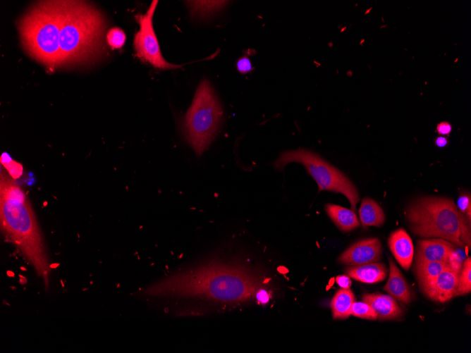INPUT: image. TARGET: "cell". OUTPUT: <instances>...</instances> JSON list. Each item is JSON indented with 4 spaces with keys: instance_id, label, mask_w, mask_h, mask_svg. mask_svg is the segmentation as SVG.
Returning a JSON list of instances; mask_svg holds the SVG:
<instances>
[{
    "instance_id": "6da1fadb",
    "label": "cell",
    "mask_w": 471,
    "mask_h": 353,
    "mask_svg": "<svg viewBox=\"0 0 471 353\" xmlns=\"http://www.w3.org/2000/svg\"><path fill=\"white\" fill-rule=\"evenodd\" d=\"M0 221L6 238L49 287L51 266L39 223L23 190L1 171Z\"/></svg>"
},
{
    "instance_id": "7a4b0ae2",
    "label": "cell",
    "mask_w": 471,
    "mask_h": 353,
    "mask_svg": "<svg viewBox=\"0 0 471 353\" xmlns=\"http://www.w3.org/2000/svg\"><path fill=\"white\" fill-rule=\"evenodd\" d=\"M59 48L61 66L88 61L103 47L105 20L85 1H61Z\"/></svg>"
},
{
    "instance_id": "3957f363",
    "label": "cell",
    "mask_w": 471,
    "mask_h": 353,
    "mask_svg": "<svg viewBox=\"0 0 471 353\" xmlns=\"http://www.w3.org/2000/svg\"><path fill=\"white\" fill-rule=\"evenodd\" d=\"M61 1H40L20 20L19 31L29 55L49 69L61 66Z\"/></svg>"
},
{
    "instance_id": "277c9868",
    "label": "cell",
    "mask_w": 471,
    "mask_h": 353,
    "mask_svg": "<svg viewBox=\"0 0 471 353\" xmlns=\"http://www.w3.org/2000/svg\"><path fill=\"white\" fill-rule=\"evenodd\" d=\"M406 216L415 235L463 246L460 240V213L452 199L441 197L417 199L408 207Z\"/></svg>"
},
{
    "instance_id": "5b68a950",
    "label": "cell",
    "mask_w": 471,
    "mask_h": 353,
    "mask_svg": "<svg viewBox=\"0 0 471 353\" xmlns=\"http://www.w3.org/2000/svg\"><path fill=\"white\" fill-rule=\"evenodd\" d=\"M223 109L207 80L197 89L192 103L181 120L186 142L197 156L208 148L218 133L223 120Z\"/></svg>"
},
{
    "instance_id": "8992f818",
    "label": "cell",
    "mask_w": 471,
    "mask_h": 353,
    "mask_svg": "<svg viewBox=\"0 0 471 353\" xmlns=\"http://www.w3.org/2000/svg\"><path fill=\"white\" fill-rule=\"evenodd\" d=\"M196 275V295L215 299L237 302L250 299L257 291L259 282L240 268L226 265L206 266Z\"/></svg>"
},
{
    "instance_id": "52a82bcc",
    "label": "cell",
    "mask_w": 471,
    "mask_h": 353,
    "mask_svg": "<svg viewBox=\"0 0 471 353\" xmlns=\"http://www.w3.org/2000/svg\"><path fill=\"white\" fill-rule=\"evenodd\" d=\"M293 162L300 163L305 168L316 181L319 191L327 190L345 195L352 210L356 211L360 201L358 191L343 173L317 154L304 148L281 153L273 166L276 169L282 171L286 165Z\"/></svg>"
},
{
    "instance_id": "ba28073f",
    "label": "cell",
    "mask_w": 471,
    "mask_h": 353,
    "mask_svg": "<svg viewBox=\"0 0 471 353\" xmlns=\"http://www.w3.org/2000/svg\"><path fill=\"white\" fill-rule=\"evenodd\" d=\"M158 2L157 0L152 1L145 14L135 16L140 29L134 37V48L138 58L149 63L155 68L160 69L178 68L181 66L170 63L164 58L154 31L152 17Z\"/></svg>"
},
{
    "instance_id": "9c48e42d",
    "label": "cell",
    "mask_w": 471,
    "mask_h": 353,
    "mask_svg": "<svg viewBox=\"0 0 471 353\" xmlns=\"http://www.w3.org/2000/svg\"><path fill=\"white\" fill-rule=\"evenodd\" d=\"M382 247L377 237L359 240L338 257L339 263L350 266H358L379 261L381 258Z\"/></svg>"
},
{
    "instance_id": "30bf717a",
    "label": "cell",
    "mask_w": 471,
    "mask_h": 353,
    "mask_svg": "<svg viewBox=\"0 0 471 353\" xmlns=\"http://www.w3.org/2000/svg\"><path fill=\"white\" fill-rule=\"evenodd\" d=\"M460 272L450 267L447 268L423 292L428 298L436 302L444 303L449 301L454 297Z\"/></svg>"
},
{
    "instance_id": "8fae6325",
    "label": "cell",
    "mask_w": 471,
    "mask_h": 353,
    "mask_svg": "<svg viewBox=\"0 0 471 353\" xmlns=\"http://www.w3.org/2000/svg\"><path fill=\"white\" fill-rule=\"evenodd\" d=\"M454 244L441 238L420 240L417 242L415 263L427 261L448 262Z\"/></svg>"
},
{
    "instance_id": "7c38bea8",
    "label": "cell",
    "mask_w": 471,
    "mask_h": 353,
    "mask_svg": "<svg viewBox=\"0 0 471 353\" xmlns=\"http://www.w3.org/2000/svg\"><path fill=\"white\" fill-rule=\"evenodd\" d=\"M388 244L394 258L405 270L408 271L412 261L414 247L412 241L403 228L391 233Z\"/></svg>"
},
{
    "instance_id": "4fadbf2b",
    "label": "cell",
    "mask_w": 471,
    "mask_h": 353,
    "mask_svg": "<svg viewBox=\"0 0 471 353\" xmlns=\"http://www.w3.org/2000/svg\"><path fill=\"white\" fill-rule=\"evenodd\" d=\"M362 299L372 307L379 320H393L400 318L403 314L402 309L390 295L365 294Z\"/></svg>"
},
{
    "instance_id": "5bb4252c",
    "label": "cell",
    "mask_w": 471,
    "mask_h": 353,
    "mask_svg": "<svg viewBox=\"0 0 471 353\" xmlns=\"http://www.w3.org/2000/svg\"><path fill=\"white\" fill-rule=\"evenodd\" d=\"M389 275L384 287V290L398 301L408 304L412 300L411 290L400 271L391 257H389Z\"/></svg>"
},
{
    "instance_id": "9a60e30c",
    "label": "cell",
    "mask_w": 471,
    "mask_h": 353,
    "mask_svg": "<svg viewBox=\"0 0 471 353\" xmlns=\"http://www.w3.org/2000/svg\"><path fill=\"white\" fill-rule=\"evenodd\" d=\"M345 272L350 278L365 283L382 281L387 275L386 266L380 262L351 266L345 268Z\"/></svg>"
},
{
    "instance_id": "2e32d148",
    "label": "cell",
    "mask_w": 471,
    "mask_h": 353,
    "mask_svg": "<svg viewBox=\"0 0 471 353\" xmlns=\"http://www.w3.org/2000/svg\"><path fill=\"white\" fill-rule=\"evenodd\" d=\"M325 211L336 227L343 232H349L360 225L355 212L339 205L329 204Z\"/></svg>"
},
{
    "instance_id": "e0dca14e",
    "label": "cell",
    "mask_w": 471,
    "mask_h": 353,
    "mask_svg": "<svg viewBox=\"0 0 471 353\" xmlns=\"http://www.w3.org/2000/svg\"><path fill=\"white\" fill-rule=\"evenodd\" d=\"M448 267V264L444 261L415 263V273L421 290L424 292L427 289L435 278Z\"/></svg>"
},
{
    "instance_id": "ac0fdd59",
    "label": "cell",
    "mask_w": 471,
    "mask_h": 353,
    "mask_svg": "<svg viewBox=\"0 0 471 353\" xmlns=\"http://www.w3.org/2000/svg\"><path fill=\"white\" fill-rule=\"evenodd\" d=\"M359 216L363 228L380 227L385 222V214L381 207L372 199L365 197L362 200Z\"/></svg>"
},
{
    "instance_id": "d6986e66",
    "label": "cell",
    "mask_w": 471,
    "mask_h": 353,
    "mask_svg": "<svg viewBox=\"0 0 471 353\" xmlns=\"http://www.w3.org/2000/svg\"><path fill=\"white\" fill-rule=\"evenodd\" d=\"M355 295L351 290L340 289L334 295L331 302L332 316L334 319H345L350 316L352 304Z\"/></svg>"
},
{
    "instance_id": "ffe728a7",
    "label": "cell",
    "mask_w": 471,
    "mask_h": 353,
    "mask_svg": "<svg viewBox=\"0 0 471 353\" xmlns=\"http://www.w3.org/2000/svg\"><path fill=\"white\" fill-rule=\"evenodd\" d=\"M224 1H188L192 14L199 17H207L225 6Z\"/></svg>"
},
{
    "instance_id": "44dd1931",
    "label": "cell",
    "mask_w": 471,
    "mask_h": 353,
    "mask_svg": "<svg viewBox=\"0 0 471 353\" xmlns=\"http://www.w3.org/2000/svg\"><path fill=\"white\" fill-rule=\"evenodd\" d=\"M471 291V259L468 257L460 270L454 297L463 296Z\"/></svg>"
},
{
    "instance_id": "7402d4cb",
    "label": "cell",
    "mask_w": 471,
    "mask_h": 353,
    "mask_svg": "<svg viewBox=\"0 0 471 353\" xmlns=\"http://www.w3.org/2000/svg\"><path fill=\"white\" fill-rule=\"evenodd\" d=\"M350 315L354 316L368 319H377V314L372 307L365 302H353L350 309Z\"/></svg>"
},
{
    "instance_id": "603a6c76",
    "label": "cell",
    "mask_w": 471,
    "mask_h": 353,
    "mask_svg": "<svg viewBox=\"0 0 471 353\" xmlns=\"http://www.w3.org/2000/svg\"><path fill=\"white\" fill-rule=\"evenodd\" d=\"M126 35L119 27L110 29L106 34V41L112 49L122 47L126 42Z\"/></svg>"
},
{
    "instance_id": "cb8c5ba5",
    "label": "cell",
    "mask_w": 471,
    "mask_h": 353,
    "mask_svg": "<svg viewBox=\"0 0 471 353\" xmlns=\"http://www.w3.org/2000/svg\"><path fill=\"white\" fill-rule=\"evenodd\" d=\"M460 213V240L463 245L470 248V221L462 213Z\"/></svg>"
},
{
    "instance_id": "d4e9b609",
    "label": "cell",
    "mask_w": 471,
    "mask_h": 353,
    "mask_svg": "<svg viewBox=\"0 0 471 353\" xmlns=\"http://www.w3.org/2000/svg\"><path fill=\"white\" fill-rule=\"evenodd\" d=\"M457 209L470 221L471 218V198L469 193L460 194L457 202Z\"/></svg>"
},
{
    "instance_id": "484cf974",
    "label": "cell",
    "mask_w": 471,
    "mask_h": 353,
    "mask_svg": "<svg viewBox=\"0 0 471 353\" xmlns=\"http://www.w3.org/2000/svg\"><path fill=\"white\" fill-rule=\"evenodd\" d=\"M236 67L238 70L241 73H247L251 71L252 70L251 62L250 59L246 56L240 58L238 60L236 63Z\"/></svg>"
},
{
    "instance_id": "4316f807",
    "label": "cell",
    "mask_w": 471,
    "mask_h": 353,
    "mask_svg": "<svg viewBox=\"0 0 471 353\" xmlns=\"http://www.w3.org/2000/svg\"><path fill=\"white\" fill-rule=\"evenodd\" d=\"M452 130V125L446 121H443L437 124L436 132L441 135L448 136Z\"/></svg>"
},
{
    "instance_id": "83f0119b",
    "label": "cell",
    "mask_w": 471,
    "mask_h": 353,
    "mask_svg": "<svg viewBox=\"0 0 471 353\" xmlns=\"http://www.w3.org/2000/svg\"><path fill=\"white\" fill-rule=\"evenodd\" d=\"M336 282L342 289H349L351 286V280L348 275H338Z\"/></svg>"
},
{
    "instance_id": "f1b7e54d",
    "label": "cell",
    "mask_w": 471,
    "mask_h": 353,
    "mask_svg": "<svg viewBox=\"0 0 471 353\" xmlns=\"http://www.w3.org/2000/svg\"><path fill=\"white\" fill-rule=\"evenodd\" d=\"M434 144L439 148H444L448 144V140L444 136H438L434 139Z\"/></svg>"
},
{
    "instance_id": "f546056e",
    "label": "cell",
    "mask_w": 471,
    "mask_h": 353,
    "mask_svg": "<svg viewBox=\"0 0 471 353\" xmlns=\"http://www.w3.org/2000/svg\"><path fill=\"white\" fill-rule=\"evenodd\" d=\"M182 256H183V254H181V256H178V258H180V259H181V258H182Z\"/></svg>"
},
{
    "instance_id": "4dcf8cb0",
    "label": "cell",
    "mask_w": 471,
    "mask_h": 353,
    "mask_svg": "<svg viewBox=\"0 0 471 353\" xmlns=\"http://www.w3.org/2000/svg\"><path fill=\"white\" fill-rule=\"evenodd\" d=\"M166 269H169V266H166Z\"/></svg>"
}]
</instances>
